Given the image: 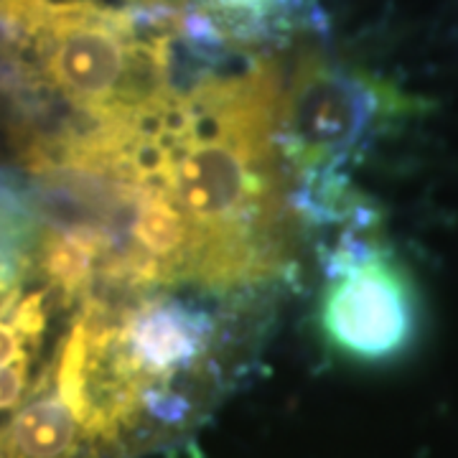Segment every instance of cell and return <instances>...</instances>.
Returning <instances> with one entry per match:
<instances>
[{
	"label": "cell",
	"mask_w": 458,
	"mask_h": 458,
	"mask_svg": "<svg viewBox=\"0 0 458 458\" xmlns=\"http://www.w3.org/2000/svg\"><path fill=\"white\" fill-rule=\"evenodd\" d=\"M283 87L280 66L260 56L174 92L150 114L140 164L189 227V283L197 288H258L291 262L295 207L278 148Z\"/></svg>",
	"instance_id": "6da1fadb"
},
{
	"label": "cell",
	"mask_w": 458,
	"mask_h": 458,
	"mask_svg": "<svg viewBox=\"0 0 458 458\" xmlns=\"http://www.w3.org/2000/svg\"><path fill=\"white\" fill-rule=\"evenodd\" d=\"M186 16L99 0H0V29L36 82L87 123L125 117L168 95Z\"/></svg>",
	"instance_id": "7a4b0ae2"
},
{
	"label": "cell",
	"mask_w": 458,
	"mask_h": 458,
	"mask_svg": "<svg viewBox=\"0 0 458 458\" xmlns=\"http://www.w3.org/2000/svg\"><path fill=\"white\" fill-rule=\"evenodd\" d=\"M423 110V99L394 82L321 51H303L283 87L280 158L301 186L344 176V165Z\"/></svg>",
	"instance_id": "3957f363"
},
{
	"label": "cell",
	"mask_w": 458,
	"mask_h": 458,
	"mask_svg": "<svg viewBox=\"0 0 458 458\" xmlns=\"http://www.w3.org/2000/svg\"><path fill=\"white\" fill-rule=\"evenodd\" d=\"M318 331L328 349L360 367H387L415 349L423 328L420 291L403 260L377 237L327 252Z\"/></svg>",
	"instance_id": "277c9868"
},
{
	"label": "cell",
	"mask_w": 458,
	"mask_h": 458,
	"mask_svg": "<svg viewBox=\"0 0 458 458\" xmlns=\"http://www.w3.org/2000/svg\"><path fill=\"white\" fill-rule=\"evenodd\" d=\"M107 313L117 352L153 397L161 426L176 428L194 405L174 382L207 369L216 336L214 313L164 291L114 313L107 306Z\"/></svg>",
	"instance_id": "5b68a950"
},
{
	"label": "cell",
	"mask_w": 458,
	"mask_h": 458,
	"mask_svg": "<svg viewBox=\"0 0 458 458\" xmlns=\"http://www.w3.org/2000/svg\"><path fill=\"white\" fill-rule=\"evenodd\" d=\"M107 454L87 433L47 375L0 438V458H95Z\"/></svg>",
	"instance_id": "8992f818"
},
{
	"label": "cell",
	"mask_w": 458,
	"mask_h": 458,
	"mask_svg": "<svg viewBox=\"0 0 458 458\" xmlns=\"http://www.w3.org/2000/svg\"><path fill=\"white\" fill-rule=\"evenodd\" d=\"M41 222L33 209L29 183L0 171V301L21 291L26 267L38 247Z\"/></svg>",
	"instance_id": "52a82bcc"
},
{
	"label": "cell",
	"mask_w": 458,
	"mask_h": 458,
	"mask_svg": "<svg viewBox=\"0 0 458 458\" xmlns=\"http://www.w3.org/2000/svg\"><path fill=\"white\" fill-rule=\"evenodd\" d=\"M309 0H197V16L207 18L222 41H255L291 31L306 21Z\"/></svg>",
	"instance_id": "ba28073f"
},
{
	"label": "cell",
	"mask_w": 458,
	"mask_h": 458,
	"mask_svg": "<svg viewBox=\"0 0 458 458\" xmlns=\"http://www.w3.org/2000/svg\"><path fill=\"white\" fill-rule=\"evenodd\" d=\"M131 8H146V11H176V13H194L197 0H125Z\"/></svg>",
	"instance_id": "9c48e42d"
}]
</instances>
